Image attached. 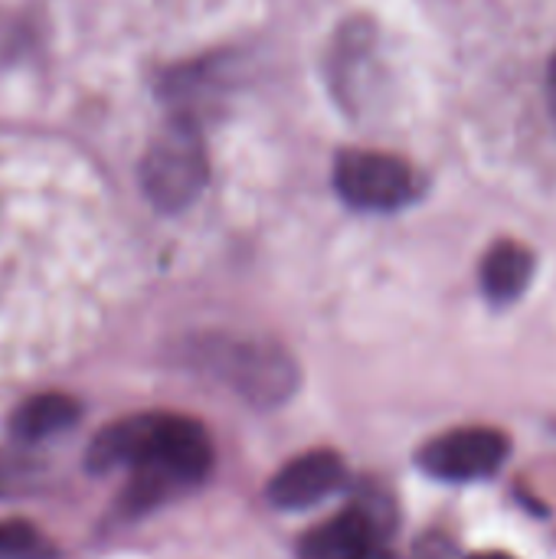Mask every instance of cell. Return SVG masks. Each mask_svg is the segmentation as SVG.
<instances>
[{"instance_id":"1","label":"cell","mask_w":556,"mask_h":559,"mask_svg":"<svg viewBox=\"0 0 556 559\" xmlns=\"http://www.w3.org/2000/svg\"><path fill=\"white\" fill-rule=\"evenodd\" d=\"M88 472L131 468L125 508L151 511L184 488L200 485L213 468V442L203 423L174 413H141L105 426L88 452Z\"/></svg>"},{"instance_id":"2","label":"cell","mask_w":556,"mask_h":559,"mask_svg":"<svg viewBox=\"0 0 556 559\" xmlns=\"http://www.w3.org/2000/svg\"><path fill=\"white\" fill-rule=\"evenodd\" d=\"M210 177L206 141L190 115H174L157 138L147 144L141 160V187L157 210H184L190 206Z\"/></svg>"},{"instance_id":"3","label":"cell","mask_w":556,"mask_h":559,"mask_svg":"<svg viewBox=\"0 0 556 559\" xmlns=\"http://www.w3.org/2000/svg\"><path fill=\"white\" fill-rule=\"evenodd\" d=\"M197 364L256 406H279L298 386L295 360L269 344L246 337H206L193 350Z\"/></svg>"},{"instance_id":"4","label":"cell","mask_w":556,"mask_h":559,"mask_svg":"<svg viewBox=\"0 0 556 559\" xmlns=\"http://www.w3.org/2000/svg\"><path fill=\"white\" fill-rule=\"evenodd\" d=\"M334 190L354 210L390 213L419 200L423 177L397 154L351 147L334 160Z\"/></svg>"},{"instance_id":"5","label":"cell","mask_w":556,"mask_h":559,"mask_svg":"<svg viewBox=\"0 0 556 559\" xmlns=\"http://www.w3.org/2000/svg\"><path fill=\"white\" fill-rule=\"evenodd\" d=\"M511 452V439L501 429L469 426L429 439L419 449V465L442 481H478L495 475Z\"/></svg>"},{"instance_id":"6","label":"cell","mask_w":556,"mask_h":559,"mask_svg":"<svg viewBox=\"0 0 556 559\" xmlns=\"http://www.w3.org/2000/svg\"><path fill=\"white\" fill-rule=\"evenodd\" d=\"M344 485V462L331 449H315L288 462L272 481H269V504L282 511H301L324 498H331Z\"/></svg>"},{"instance_id":"7","label":"cell","mask_w":556,"mask_h":559,"mask_svg":"<svg viewBox=\"0 0 556 559\" xmlns=\"http://www.w3.org/2000/svg\"><path fill=\"white\" fill-rule=\"evenodd\" d=\"M298 559H387L380 547V534L377 524L367 511L351 508L331 521H324L321 527L308 531Z\"/></svg>"},{"instance_id":"8","label":"cell","mask_w":556,"mask_h":559,"mask_svg":"<svg viewBox=\"0 0 556 559\" xmlns=\"http://www.w3.org/2000/svg\"><path fill=\"white\" fill-rule=\"evenodd\" d=\"M482 292L495 305H511L524 295L534 278V252L514 239L495 242L482 259Z\"/></svg>"},{"instance_id":"9","label":"cell","mask_w":556,"mask_h":559,"mask_svg":"<svg viewBox=\"0 0 556 559\" xmlns=\"http://www.w3.org/2000/svg\"><path fill=\"white\" fill-rule=\"evenodd\" d=\"M79 416H82V406L69 393H36L13 409L10 432L20 442H43L72 429Z\"/></svg>"},{"instance_id":"10","label":"cell","mask_w":556,"mask_h":559,"mask_svg":"<svg viewBox=\"0 0 556 559\" xmlns=\"http://www.w3.org/2000/svg\"><path fill=\"white\" fill-rule=\"evenodd\" d=\"M0 559H59V550L36 524L10 518L0 521Z\"/></svg>"},{"instance_id":"11","label":"cell","mask_w":556,"mask_h":559,"mask_svg":"<svg viewBox=\"0 0 556 559\" xmlns=\"http://www.w3.org/2000/svg\"><path fill=\"white\" fill-rule=\"evenodd\" d=\"M20 475H23V462L13 459V455H0V491L10 488V485H16Z\"/></svg>"},{"instance_id":"12","label":"cell","mask_w":556,"mask_h":559,"mask_svg":"<svg viewBox=\"0 0 556 559\" xmlns=\"http://www.w3.org/2000/svg\"><path fill=\"white\" fill-rule=\"evenodd\" d=\"M547 98H551V111L556 118V56L551 59V69H547Z\"/></svg>"},{"instance_id":"13","label":"cell","mask_w":556,"mask_h":559,"mask_svg":"<svg viewBox=\"0 0 556 559\" xmlns=\"http://www.w3.org/2000/svg\"><path fill=\"white\" fill-rule=\"evenodd\" d=\"M472 559H514V557H508V554H478V557H472Z\"/></svg>"}]
</instances>
